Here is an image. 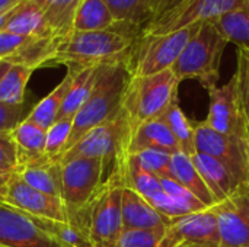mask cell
Masks as SVG:
<instances>
[{
	"instance_id": "cell-9",
	"label": "cell",
	"mask_w": 249,
	"mask_h": 247,
	"mask_svg": "<svg viewBox=\"0 0 249 247\" xmlns=\"http://www.w3.org/2000/svg\"><path fill=\"white\" fill-rule=\"evenodd\" d=\"M197 153L222 162L239 183L249 181V140L225 135L210 128L206 121L194 125Z\"/></svg>"
},
{
	"instance_id": "cell-36",
	"label": "cell",
	"mask_w": 249,
	"mask_h": 247,
	"mask_svg": "<svg viewBox=\"0 0 249 247\" xmlns=\"http://www.w3.org/2000/svg\"><path fill=\"white\" fill-rule=\"evenodd\" d=\"M236 79L238 98L249 127V51L238 48V64L233 73Z\"/></svg>"
},
{
	"instance_id": "cell-40",
	"label": "cell",
	"mask_w": 249,
	"mask_h": 247,
	"mask_svg": "<svg viewBox=\"0 0 249 247\" xmlns=\"http://www.w3.org/2000/svg\"><path fill=\"white\" fill-rule=\"evenodd\" d=\"M26 39H28L26 36L12 33V32H7V31H1L0 32V61H4L13 52H16L18 48L22 47V44Z\"/></svg>"
},
{
	"instance_id": "cell-12",
	"label": "cell",
	"mask_w": 249,
	"mask_h": 247,
	"mask_svg": "<svg viewBox=\"0 0 249 247\" xmlns=\"http://www.w3.org/2000/svg\"><path fill=\"white\" fill-rule=\"evenodd\" d=\"M219 229L220 247L249 245V181L238 185L229 197L212 207Z\"/></svg>"
},
{
	"instance_id": "cell-23",
	"label": "cell",
	"mask_w": 249,
	"mask_h": 247,
	"mask_svg": "<svg viewBox=\"0 0 249 247\" xmlns=\"http://www.w3.org/2000/svg\"><path fill=\"white\" fill-rule=\"evenodd\" d=\"M171 178L188 189L198 201H201L207 208L216 205L213 195L210 194L209 188L206 186L203 178L197 172L191 156H187L182 151L172 154L171 159Z\"/></svg>"
},
{
	"instance_id": "cell-33",
	"label": "cell",
	"mask_w": 249,
	"mask_h": 247,
	"mask_svg": "<svg viewBox=\"0 0 249 247\" xmlns=\"http://www.w3.org/2000/svg\"><path fill=\"white\" fill-rule=\"evenodd\" d=\"M32 73V68L10 64L9 70L0 82V102L10 105H22L25 98V89Z\"/></svg>"
},
{
	"instance_id": "cell-37",
	"label": "cell",
	"mask_w": 249,
	"mask_h": 247,
	"mask_svg": "<svg viewBox=\"0 0 249 247\" xmlns=\"http://www.w3.org/2000/svg\"><path fill=\"white\" fill-rule=\"evenodd\" d=\"M163 233L165 231L124 229L115 243L109 247H159Z\"/></svg>"
},
{
	"instance_id": "cell-38",
	"label": "cell",
	"mask_w": 249,
	"mask_h": 247,
	"mask_svg": "<svg viewBox=\"0 0 249 247\" xmlns=\"http://www.w3.org/2000/svg\"><path fill=\"white\" fill-rule=\"evenodd\" d=\"M28 115H25V106L10 105L0 102V134L12 132Z\"/></svg>"
},
{
	"instance_id": "cell-44",
	"label": "cell",
	"mask_w": 249,
	"mask_h": 247,
	"mask_svg": "<svg viewBox=\"0 0 249 247\" xmlns=\"http://www.w3.org/2000/svg\"><path fill=\"white\" fill-rule=\"evenodd\" d=\"M15 172H10V170H4V169H1L0 167V189L6 185V182L9 181V178L13 175Z\"/></svg>"
},
{
	"instance_id": "cell-3",
	"label": "cell",
	"mask_w": 249,
	"mask_h": 247,
	"mask_svg": "<svg viewBox=\"0 0 249 247\" xmlns=\"http://www.w3.org/2000/svg\"><path fill=\"white\" fill-rule=\"evenodd\" d=\"M130 79L131 74L128 71L127 63L99 66L92 93L73 118V127L64 153L71 148L85 134L120 111Z\"/></svg>"
},
{
	"instance_id": "cell-35",
	"label": "cell",
	"mask_w": 249,
	"mask_h": 247,
	"mask_svg": "<svg viewBox=\"0 0 249 247\" xmlns=\"http://www.w3.org/2000/svg\"><path fill=\"white\" fill-rule=\"evenodd\" d=\"M71 127H73V121H55L47 130L45 156L51 162L60 163L71 132Z\"/></svg>"
},
{
	"instance_id": "cell-13",
	"label": "cell",
	"mask_w": 249,
	"mask_h": 247,
	"mask_svg": "<svg viewBox=\"0 0 249 247\" xmlns=\"http://www.w3.org/2000/svg\"><path fill=\"white\" fill-rule=\"evenodd\" d=\"M159 247H220L217 218L212 208L174 218Z\"/></svg>"
},
{
	"instance_id": "cell-29",
	"label": "cell",
	"mask_w": 249,
	"mask_h": 247,
	"mask_svg": "<svg viewBox=\"0 0 249 247\" xmlns=\"http://www.w3.org/2000/svg\"><path fill=\"white\" fill-rule=\"evenodd\" d=\"M115 23L143 31L152 20V0H104Z\"/></svg>"
},
{
	"instance_id": "cell-2",
	"label": "cell",
	"mask_w": 249,
	"mask_h": 247,
	"mask_svg": "<svg viewBox=\"0 0 249 247\" xmlns=\"http://www.w3.org/2000/svg\"><path fill=\"white\" fill-rule=\"evenodd\" d=\"M131 138V127L123 105L111 118L85 134L71 148H69L60 160V165L80 157H96L104 160L105 182L117 178L123 182L124 167L130 156L128 144Z\"/></svg>"
},
{
	"instance_id": "cell-20",
	"label": "cell",
	"mask_w": 249,
	"mask_h": 247,
	"mask_svg": "<svg viewBox=\"0 0 249 247\" xmlns=\"http://www.w3.org/2000/svg\"><path fill=\"white\" fill-rule=\"evenodd\" d=\"M146 148L163 150L171 154L181 151L169 127L160 118L143 122L131 132L128 151L136 153Z\"/></svg>"
},
{
	"instance_id": "cell-34",
	"label": "cell",
	"mask_w": 249,
	"mask_h": 247,
	"mask_svg": "<svg viewBox=\"0 0 249 247\" xmlns=\"http://www.w3.org/2000/svg\"><path fill=\"white\" fill-rule=\"evenodd\" d=\"M130 154H133V157L144 170L155 175L156 178H171V153L156 148H146Z\"/></svg>"
},
{
	"instance_id": "cell-43",
	"label": "cell",
	"mask_w": 249,
	"mask_h": 247,
	"mask_svg": "<svg viewBox=\"0 0 249 247\" xmlns=\"http://www.w3.org/2000/svg\"><path fill=\"white\" fill-rule=\"evenodd\" d=\"M20 1H22V0H0V12L13 9V7L18 6Z\"/></svg>"
},
{
	"instance_id": "cell-8",
	"label": "cell",
	"mask_w": 249,
	"mask_h": 247,
	"mask_svg": "<svg viewBox=\"0 0 249 247\" xmlns=\"http://www.w3.org/2000/svg\"><path fill=\"white\" fill-rule=\"evenodd\" d=\"M63 202L69 217L83 211L105 183L104 160L80 157L61 165Z\"/></svg>"
},
{
	"instance_id": "cell-5",
	"label": "cell",
	"mask_w": 249,
	"mask_h": 247,
	"mask_svg": "<svg viewBox=\"0 0 249 247\" xmlns=\"http://www.w3.org/2000/svg\"><path fill=\"white\" fill-rule=\"evenodd\" d=\"M226 45L228 41L219 33L212 22L201 23L174 64V74L179 82L187 79L200 80L207 90L217 86L220 63Z\"/></svg>"
},
{
	"instance_id": "cell-18",
	"label": "cell",
	"mask_w": 249,
	"mask_h": 247,
	"mask_svg": "<svg viewBox=\"0 0 249 247\" xmlns=\"http://www.w3.org/2000/svg\"><path fill=\"white\" fill-rule=\"evenodd\" d=\"M3 31L18 33L26 38L57 36L45 20L44 13L32 0H22L6 22Z\"/></svg>"
},
{
	"instance_id": "cell-30",
	"label": "cell",
	"mask_w": 249,
	"mask_h": 247,
	"mask_svg": "<svg viewBox=\"0 0 249 247\" xmlns=\"http://www.w3.org/2000/svg\"><path fill=\"white\" fill-rule=\"evenodd\" d=\"M160 119L169 127L182 153H185L187 156H193L194 153H197L194 140V125L188 121L184 111L179 108L178 100L168 108V111L160 116Z\"/></svg>"
},
{
	"instance_id": "cell-4",
	"label": "cell",
	"mask_w": 249,
	"mask_h": 247,
	"mask_svg": "<svg viewBox=\"0 0 249 247\" xmlns=\"http://www.w3.org/2000/svg\"><path fill=\"white\" fill-rule=\"evenodd\" d=\"M179 83L172 68L152 76H131L123 99L131 132L143 122L159 119L178 100Z\"/></svg>"
},
{
	"instance_id": "cell-39",
	"label": "cell",
	"mask_w": 249,
	"mask_h": 247,
	"mask_svg": "<svg viewBox=\"0 0 249 247\" xmlns=\"http://www.w3.org/2000/svg\"><path fill=\"white\" fill-rule=\"evenodd\" d=\"M0 167L10 172L18 170V154L13 131L0 134Z\"/></svg>"
},
{
	"instance_id": "cell-14",
	"label": "cell",
	"mask_w": 249,
	"mask_h": 247,
	"mask_svg": "<svg viewBox=\"0 0 249 247\" xmlns=\"http://www.w3.org/2000/svg\"><path fill=\"white\" fill-rule=\"evenodd\" d=\"M210 103L206 124L217 132L225 135H233L249 140V127L244 115L235 76L222 86H213L209 89Z\"/></svg>"
},
{
	"instance_id": "cell-25",
	"label": "cell",
	"mask_w": 249,
	"mask_h": 247,
	"mask_svg": "<svg viewBox=\"0 0 249 247\" xmlns=\"http://www.w3.org/2000/svg\"><path fill=\"white\" fill-rule=\"evenodd\" d=\"M212 23L228 44L232 42L239 49L249 51V0L239 7L220 15Z\"/></svg>"
},
{
	"instance_id": "cell-41",
	"label": "cell",
	"mask_w": 249,
	"mask_h": 247,
	"mask_svg": "<svg viewBox=\"0 0 249 247\" xmlns=\"http://www.w3.org/2000/svg\"><path fill=\"white\" fill-rule=\"evenodd\" d=\"M182 1L184 0H152V20L150 22L156 20L158 17H160L166 12L172 10L174 7H177Z\"/></svg>"
},
{
	"instance_id": "cell-26",
	"label": "cell",
	"mask_w": 249,
	"mask_h": 247,
	"mask_svg": "<svg viewBox=\"0 0 249 247\" xmlns=\"http://www.w3.org/2000/svg\"><path fill=\"white\" fill-rule=\"evenodd\" d=\"M44 13L51 31L60 36L67 38L74 29V16L82 0H32Z\"/></svg>"
},
{
	"instance_id": "cell-24",
	"label": "cell",
	"mask_w": 249,
	"mask_h": 247,
	"mask_svg": "<svg viewBox=\"0 0 249 247\" xmlns=\"http://www.w3.org/2000/svg\"><path fill=\"white\" fill-rule=\"evenodd\" d=\"M19 176L32 188L55 197L63 198V182H61V165L51 162L50 159H44L38 163H34L26 167H20L16 170ZM63 201V199H61Z\"/></svg>"
},
{
	"instance_id": "cell-16",
	"label": "cell",
	"mask_w": 249,
	"mask_h": 247,
	"mask_svg": "<svg viewBox=\"0 0 249 247\" xmlns=\"http://www.w3.org/2000/svg\"><path fill=\"white\" fill-rule=\"evenodd\" d=\"M123 226L127 230L165 231L169 220L160 215L149 201L130 188H123L121 197Z\"/></svg>"
},
{
	"instance_id": "cell-19",
	"label": "cell",
	"mask_w": 249,
	"mask_h": 247,
	"mask_svg": "<svg viewBox=\"0 0 249 247\" xmlns=\"http://www.w3.org/2000/svg\"><path fill=\"white\" fill-rule=\"evenodd\" d=\"M13 138L16 143V154H18V169L31 166L38 163L45 156V140L47 131L39 125L34 124L28 118H25L15 130Z\"/></svg>"
},
{
	"instance_id": "cell-17",
	"label": "cell",
	"mask_w": 249,
	"mask_h": 247,
	"mask_svg": "<svg viewBox=\"0 0 249 247\" xmlns=\"http://www.w3.org/2000/svg\"><path fill=\"white\" fill-rule=\"evenodd\" d=\"M191 160L197 172L203 178L206 186L209 188L210 194L213 195L216 204L229 197L232 191L238 185H241L232 175V172L222 162L203 153H194L191 156Z\"/></svg>"
},
{
	"instance_id": "cell-15",
	"label": "cell",
	"mask_w": 249,
	"mask_h": 247,
	"mask_svg": "<svg viewBox=\"0 0 249 247\" xmlns=\"http://www.w3.org/2000/svg\"><path fill=\"white\" fill-rule=\"evenodd\" d=\"M0 247H63L34 218L0 201Z\"/></svg>"
},
{
	"instance_id": "cell-7",
	"label": "cell",
	"mask_w": 249,
	"mask_h": 247,
	"mask_svg": "<svg viewBox=\"0 0 249 247\" xmlns=\"http://www.w3.org/2000/svg\"><path fill=\"white\" fill-rule=\"evenodd\" d=\"M124 185L118 179L107 181L89 205L80 211L85 214L89 236L95 247H109L124 230L121 214V197Z\"/></svg>"
},
{
	"instance_id": "cell-27",
	"label": "cell",
	"mask_w": 249,
	"mask_h": 247,
	"mask_svg": "<svg viewBox=\"0 0 249 247\" xmlns=\"http://www.w3.org/2000/svg\"><path fill=\"white\" fill-rule=\"evenodd\" d=\"M71 80H73V71L69 70L66 77L53 89V92H50L39 103H36L34 106V109L29 112V115L26 118L47 131L57 121L63 100H64L67 90L71 84Z\"/></svg>"
},
{
	"instance_id": "cell-28",
	"label": "cell",
	"mask_w": 249,
	"mask_h": 247,
	"mask_svg": "<svg viewBox=\"0 0 249 247\" xmlns=\"http://www.w3.org/2000/svg\"><path fill=\"white\" fill-rule=\"evenodd\" d=\"M114 23V16L104 0H82L74 16L73 29L77 32L107 31Z\"/></svg>"
},
{
	"instance_id": "cell-21",
	"label": "cell",
	"mask_w": 249,
	"mask_h": 247,
	"mask_svg": "<svg viewBox=\"0 0 249 247\" xmlns=\"http://www.w3.org/2000/svg\"><path fill=\"white\" fill-rule=\"evenodd\" d=\"M73 71V80L67 90V95L63 100L57 121H73L76 114L86 103L88 98L92 93V89L96 82L99 67L88 68H69Z\"/></svg>"
},
{
	"instance_id": "cell-1",
	"label": "cell",
	"mask_w": 249,
	"mask_h": 247,
	"mask_svg": "<svg viewBox=\"0 0 249 247\" xmlns=\"http://www.w3.org/2000/svg\"><path fill=\"white\" fill-rule=\"evenodd\" d=\"M142 31L114 23L107 31H73L58 47L48 66L64 64L67 68H88L127 63L130 49Z\"/></svg>"
},
{
	"instance_id": "cell-10",
	"label": "cell",
	"mask_w": 249,
	"mask_h": 247,
	"mask_svg": "<svg viewBox=\"0 0 249 247\" xmlns=\"http://www.w3.org/2000/svg\"><path fill=\"white\" fill-rule=\"evenodd\" d=\"M0 201L38 220L67 223L69 214L60 198L29 186L19 173H13L0 189Z\"/></svg>"
},
{
	"instance_id": "cell-42",
	"label": "cell",
	"mask_w": 249,
	"mask_h": 247,
	"mask_svg": "<svg viewBox=\"0 0 249 247\" xmlns=\"http://www.w3.org/2000/svg\"><path fill=\"white\" fill-rule=\"evenodd\" d=\"M15 7H16V6H15ZM15 7H13V9H9V10H3V12H0V32L3 31V28H4V25H6V22L10 19V16H12V13H13Z\"/></svg>"
},
{
	"instance_id": "cell-6",
	"label": "cell",
	"mask_w": 249,
	"mask_h": 247,
	"mask_svg": "<svg viewBox=\"0 0 249 247\" xmlns=\"http://www.w3.org/2000/svg\"><path fill=\"white\" fill-rule=\"evenodd\" d=\"M200 26L201 23H194L191 26L168 33L140 32L127 58L130 74L152 76L165 70H171Z\"/></svg>"
},
{
	"instance_id": "cell-31",
	"label": "cell",
	"mask_w": 249,
	"mask_h": 247,
	"mask_svg": "<svg viewBox=\"0 0 249 247\" xmlns=\"http://www.w3.org/2000/svg\"><path fill=\"white\" fill-rule=\"evenodd\" d=\"M149 202L160 215H163L169 221L174 218H179L184 215H190V214L207 210V207L197 198L187 199V198L169 195L163 191H159L158 194H155L149 199Z\"/></svg>"
},
{
	"instance_id": "cell-11",
	"label": "cell",
	"mask_w": 249,
	"mask_h": 247,
	"mask_svg": "<svg viewBox=\"0 0 249 247\" xmlns=\"http://www.w3.org/2000/svg\"><path fill=\"white\" fill-rule=\"evenodd\" d=\"M247 1L248 0H184L172 10L147 23L142 33H168L194 23L213 22L220 15Z\"/></svg>"
},
{
	"instance_id": "cell-46",
	"label": "cell",
	"mask_w": 249,
	"mask_h": 247,
	"mask_svg": "<svg viewBox=\"0 0 249 247\" xmlns=\"http://www.w3.org/2000/svg\"><path fill=\"white\" fill-rule=\"evenodd\" d=\"M247 247H249V245H248V246H247Z\"/></svg>"
},
{
	"instance_id": "cell-32",
	"label": "cell",
	"mask_w": 249,
	"mask_h": 247,
	"mask_svg": "<svg viewBox=\"0 0 249 247\" xmlns=\"http://www.w3.org/2000/svg\"><path fill=\"white\" fill-rule=\"evenodd\" d=\"M123 181H124V188L133 189L134 192L142 195L146 201H149L159 191H162L160 179L144 170L133 157V154H130L127 159Z\"/></svg>"
},
{
	"instance_id": "cell-22",
	"label": "cell",
	"mask_w": 249,
	"mask_h": 247,
	"mask_svg": "<svg viewBox=\"0 0 249 247\" xmlns=\"http://www.w3.org/2000/svg\"><path fill=\"white\" fill-rule=\"evenodd\" d=\"M66 38L60 36H48V38H28L22 47L18 48L9 58L4 61L9 64L25 66L28 68H38L48 66L54 54L57 52L58 47Z\"/></svg>"
},
{
	"instance_id": "cell-45",
	"label": "cell",
	"mask_w": 249,
	"mask_h": 247,
	"mask_svg": "<svg viewBox=\"0 0 249 247\" xmlns=\"http://www.w3.org/2000/svg\"><path fill=\"white\" fill-rule=\"evenodd\" d=\"M9 67H10V64H9V63H6V61H0V82H1V79H3V76L6 74V71L9 70Z\"/></svg>"
}]
</instances>
